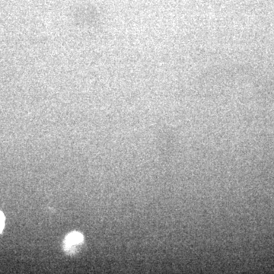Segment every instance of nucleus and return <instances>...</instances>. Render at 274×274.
Here are the masks:
<instances>
[{"label": "nucleus", "mask_w": 274, "mask_h": 274, "mask_svg": "<svg viewBox=\"0 0 274 274\" xmlns=\"http://www.w3.org/2000/svg\"><path fill=\"white\" fill-rule=\"evenodd\" d=\"M82 240L83 236L82 235V234L75 231V232L70 233L69 235L66 238L65 244H66V247H71L72 246L79 244L82 241Z\"/></svg>", "instance_id": "1"}, {"label": "nucleus", "mask_w": 274, "mask_h": 274, "mask_svg": "<svg viewBox=\"0 0 274 274\" xmlns=\"http://www.w3.org/2000/svg\"><path fill=\"white\" fill-rule=\"evenodd\" d=\"M4 222H5V217L2 212H0V232L2 231L4 227Z\"/></svg>", "instance_id": "2"}]
</instances>
